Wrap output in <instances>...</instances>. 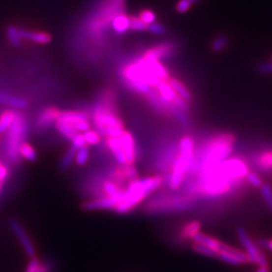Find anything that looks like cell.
Returning <instances> with one entry per match:
<instances>
[{"label":"cell","mask_w":272,"mask_h":272,"mask_svg":"<svg viewBox=\"0 0 272 272\" xmlns=\"http://www.w3.org/2000/svg\"><path fill=\"white\" fill-rule=\"evenodd\" d=\"M271 60H272V57H271Z\"/></svg>","instance_id":"50"},{"label":"cell","mask_w":272,"mask_h":272,"mask_svg":"<svg viewBox=\"0 0 272 272\" xmlns=\"http://www.w3.org/2000/svg\"><path fill=\"white\" fill-rule=\"evenodd\" d=\"M56 129L62 135L66 137L69 140H73V138L79 133L77 132L71 125L66 124V123H61V122H56Z\"/></svg>","instance_id":"26"},{"label":"cell","mask_w":272,"mask_h":272,"mask_svg":"<svg viewBox=\"0 0 272 272\" xmlns=\"http://www.w3.org/2000/svg\"><path fill=\"white\" fill-rule=\"evenodd\" d=\"M228 44H229V37L228 36L219 35L216 38H214V40L212 41L211 49L215 53H220L223 50H225V48L228 46Z\"/></svg>","instance_id":"29"},{"label":"cell","mask_w":272,"mask_h":272,"mask_svg":"<svg viewBox=\"0 0 272 272\" xmlns=\"http://www.w3.org/2000/svg\"><path fill=\"white\" fill-rule=\"evenodd\" d=\"M129 30L134 31H144L148 30L146 26L138 16H129Z\"/></svg>","instance_id":"33"},{"label":"cell","mask_w":272,"mask_h":272,"mask_svg":"<svg viewBox=\"0 0 272 272\" xmlns=\"http://www.w3.org/2000/svg\"><path fill=\"white\" fill-rule=\"evenodd\" d=\"M248 172V165L244 160L240 158L225 159L211 172L201 176L192 192L210 198L226 195L234 183L246 177Z\"/></svg>","instance_id":"1"},{"label":"cell","mask_w":272,"mask_h":272,"mask_svg":"<svg viewBox=\"0 0 272 272\" xmlns=\"http://www.w3.org/2000/svg\"><path fill=\"white\" fill-rule=\"evenodd\" d=\"M245 179L247 180V181H248L251 185H253L254 187H258V189L263 184V182H262L260 177H259L257 174L253 173V172H248V174L246 175Z\"/></svg>","instance_id":"38"},{"label":"cell","mask_w":272,"mask_h":272,"mask_svg":"<svg viewBox=\"0 0 272 272\" xmlns=\"http://www.w3.org/2000/svg\"><path fill=\"white\" fill-rule=\"evenodd\" d=\"M162 182L163 178L161 176H154L144 180H135L129 182L127 189L124 191L123 200L114 208V211L119 214L129 212L149 195L158 189Z\"/></svg>","instance_id":"4"},{"label":"cell","mask_w":272,"mask_h":272,"mask_svg":"<svg viewBox=\"0 0 272 272\" xmlns=\"http://www.w3.org/2000/svg\"><path fill=\"white\" fill-rule=\"evenodd\" d=\"M254 272H270V267H269V265L258 266V269L255 270Z\"/></svg>","instance_id":"45"},{"label":"cell","mask_w":272,"mask_h":272,"mask_svg":"<svg viewBox=\"0 0 272 272\" xmlns=\"http://www.w3.org/2000/svg\"><path fill=\"white\" fill-rule=\"evenodd\" d=\"M6 36L12 47L16 48V47H19L20 45H22V37H20L18 34L17 28H15L13 26L8 27L6 29Z\"/></svg>","instance_id":"28"},{"label":"cell","mask_w":272,"mask_h":272,"mask_svg":"<svg viewBox=\"0 0 272 272\" xmlns=\"http://www.w3.org/2000/svg\"><path fill=\"white\" fill-rule=\"evenodd\" d=\"M202 224L199 221H192L182 227L180 232V237L182 240L193 239V237L200 232Z\"/></svg>","instance_id":"21"},{"label":"cell","mask_w":272,"mask_h":272,"mask_svg":"<svg viewBox=\"0 0 272 272\" xmlns=\"http://www.w3.org/2000/svg\"><path fill=\"white\" fill-rule=\"evenodd\" d=\"M257 70L261 74H272V60L261 62V64L258 66Z\"/></svg>","instance_id":"41"},{"label":"cell","mask_w":272,"mask_h":272,"mask_svg":"<svg viewBox=\"0 0 272 272\" xmlns=\"http://www.w3.org/2000/svg\"><path fill=\"white\" fill-rule=\"evenodd\" d=\"M19 36L22 39H28L38 45H48L52 41V36L46 31L29 30L25 29H17Z\"/></svg>","instance_id":"15"},{"label":"cell","mask_w":272,"mask_h":272,"mask_svg":"<svg viewBox=\"0 0 272 272\" xmlns=\"http://www.w3.org/2000/svg\"><path fill=\"white\" fill-rule=\"evenodd\" d=\"M83 137H84V139H85L87 145H97L100 143V140H101L100 134L91 129L84 132Z\"/></svg>","instance_id":"35"},{"label":"cell","mask_w":272,"mask_h":272,"mask_svg":"<svg viewBox=\"0 0 272 272\" xmlns=\"http://www.w3.org/2000/svg\"><path fill=\"white\" fill-rule=\"evenodd\" d=\"M1 164H2V163H1V162H0V166H1Z\"/></svg>","instance_id":"49"},{"label":"cell","mask_w":272,"mask_h":272,"mask_svg":"<svg viewBox=\"0 0 272 272\" xmlns=\"http://www.w3.org/2000/svg\"><path fill=\"white\" fill-rule=\"evenodd\" d=\"M217 258L234 266L250 263V259L246 253L224 243H221L220 245L219 251L217 252Z\"/></svg>","instance_id":"9"},{"label":"cell","mask_w":272,"mask_h":272,"mask_svg":"<svg viewBox=\"0 0 272 272\" xmlns=\"http://www.w3.org/2000/svg\"><path fill=\"white\" fill-rule=\"evenodd\" d=\"M138 17L142 20V22L146 25V26H150L153 23L156 22V15L153 11L150 10V9H144L142 11H140Z\"/></svg>","instance_id":"36"},{"label":"cell","mask_w":272,"mask_h":272,"mask_svg":"<svg viewBox=\"0 0 272 272\" xmlns=\"http://www.w3.org/2000/svg\"><path fill=\"white\" fill-rule=\"evenodd\" d=\"M155 88L158 91L159 95L167 101L173 102L174 99L177 97L176 92L174 91V89L170 86V84L166 81H160Z\"/></svg>","instance_id":"23"},{"label":"cell","mask_w":272,"mask_h":272,"mask_svg":"<svg viewBox=\"0 0 272 272\" xmlns=\"http://www.w3.org/2000/svg\"><path fill=\"white\" fill-rule=\"evenodd\" d=\"M2 185H3V181H0V193H1V190H2Z\"/></svg>","instance_id":"47"},{"label":"cell","mask_w":272,"mask_h":272,"mask_svg":"<svg viewBox=\"0 0 272 272\" xmlns=\"http://www.w3.org/2000/svg\"><path fill=\"white\" fill-rule=\"evenodd\" d=\"M258 162L261 169L265 171H272V151H268L260 155Z\"/></svg>","instance_id":"34"},{"label":"cell","mask_w":272,"mask_h":272,"mask_svg":"<svg viewBox=\"0 0 272 272\" xmlns=\"http://www.w3.org/2000/svg\"><path fill=\"white\" fill-rule=\"evenodd\" d=\"M53 264L51 262H43L38 263L35 267L34 272H52Z\"/></svg>","instance_id":"42"},{"label":"cell","mask_w":272,"mask_h":272,"mask_svg":"<svg viewBox=\"0 0 272 272\" xmlns=\"http://www.w3.org/2000/svg\"><path fill=\"white\" fill-rule=\"evenodd\" d=\"M166 82L170 84V86L174 89V91L176 92V94L178 96H180L181 98H182L186 102L192 101V94H191V92L189 91V89H187L180 80H178L176 78H173V77H170L169 79L166 80Z\"/></svg>","instance_id":"19"},{"label":"cell","mask_w":272,"mask_h":272,"mask_svg":"<svg viewBox=\"0 0 272 272\" xmlns=\"http://www.w3.org/2000/svg\"><path fill=\"white\" fill-rule=\"evenodd\" d=\"M77 149L75 148L74 145H71L70 149L67 151V152L65 153V155L62 156L60 163V167L61 170H67L68 167L72 164V162L75 159L76 156V152H77Z\"/></svg>","instance_id":"27"},{"label":"cell","mask_w":272,"mask_h":272,"mask_svg":"<svg viewBox=\"0 0 272 272\" xmlns=\"http://www.w3.org/2000/svg\"><path fill=\"white\" fill-rule=\"evenodd\" d=\"M15 116H16V112L14 110H5L0 114V134L7 131V129L12 124Z\"/></svg>","instance_id":"24"},{"label":"cell","mask_w":272,"mask_h":272,"mask_svg":"<svg viewBox=\"0 0 272 272\" xmlns=\"http://www.w3.org/2000/svg\"><path fill=\"white\" fill-rule=\"evenodd\" d=\"M39 262H40V261H39V258H38L37 256L34 255V256L30 257V262H29V264H28L27 269H26L25 272H34L35 267L37 266V264H38Z\"/></svg>","instance_id":"43"},{"label":"cell","mask_w":272,"mask_h":272,"mask_svg":"<svg viewBox=\"0 0 272 272\" xmlns=\"http://www.w3.org/2000/svg\"><path fill=\"white\" fill-rule=\"evenodd\" d=\"M235 136L231 133H222L212 138L204 148L198 163L201 176L211 172L219 163L227 159L233 151Z\"/></svg>","instance_id":"3"},{"label":"cell","mask_w":272,"mask_h":272,"mask_svg":"<svg viewBox=\"0 0 272 272\" xmlns=\"http://www.w3.org/2000/svg\"><path fill=\"white\" fill-rule=\"evenodd\" d=\"M125 191V190H124ZM124 192L117 197H105L99 198L94 201L85 202L81 205V209L84 211H98V210H109L113 209L123 200Z\"/></svg>","instance_id":"10"},{"label":"cell","mask_w":272,"mask_h":272,"mask_svg":"<svg viewBox=\"0 0 272 272\" xmlns=\"http://www.w3.org/2000/svg\"><path fill=\"white\" fill-rule=\"evenodd\" d=\"M60 110L56 107H47L41 111L36 117V127L39 129H47L57 122L60 116Z\"/></svg>","instance_id":"13"},{"label":"cell","mask_w":272,"mask_h":272,"mask_svg":"<svg viewBox=\"0 0 272 272\" xmlns=\"http://www.w3.org/2000/svg\"><path fill=\"white\" fill-rule=\"evenodd\" d=\"M19 156L24 157L25 159H27L29 161H35L37 158L36 151H34L32 146L28 142H24L22 145H20Z\"/></svg>","instance_id":"25"},{"label":"cell","mask_w":272,"mask_h":272,"mask_svg":"<svg viewBox=\"0 0 272 272\" xmlns=\"http://www.w3.org/2000/svg\"><path fill=\"white\" fill-rule=\"evenodd\" d=\"M238 238L243 245L244 249L246 250V254L250 259V263L255 264L257 266H264L269 265L268 260L266 259L265 255L258 249L255 243L251 240L249 234L243 227H239L237 229Z\"/></svg>","instance_id":"8"},{"label":"cell","mask_w":272,"mask_h":272,"mask_svg":"<svg viewBox=\"0 0 272 272\" xmlns=\"http://www.w3.org/2000/svg\"><path fill=\"white\" fill-rule=\"evenodd\" d=\"M92 119L97 130L105 137H119L124 124L115 112V95L110 89L103 92L93 108Z\"/></svg>","instance_id":"2"},{"label":"cell","mask_w":272,"mask_h":272,"mask_svg":"<svg viewBox=\"0 0 272 272\" xmlns=\"http://www.w3.org/2000/svg\"><path fill=\"white\" fill-rule=\"evenodd\" d=\"M72 142H73L72 145H74L77 150L83 148V146L87 145L85 139H84V137H83V134H80V133H78V134L73 138Z\"/></svg>","instance_id":"40"},{"label":"cell","mask_w":272,"mask_h":272,"mask_svg":"<svg viewBox=\"0 0 272 272\" xmlns=\"http://www.w3.org/2000/svg\"><path fill=\"white\" fill-rule=\"evenodd\" d=\"M193 242L195 243H199V244H202V245H205V246H208L212 248L213 250H215L216 252H218L219 251V248H220V245H221V241H219L218 239L212 237V236H209L207 234H204V233H201L199 232L198 234H196L194 237H193Z\"/></svg>","instance_id":"20"},{"label":"cell","mask_w":272,"mask_h":272,"mask_svg":"<svg viewBox=\"0 0 272 272\" xmlns=\"http://www.w3.org/2000/svg\"><path fill=\"white\" fill-rule=\"evenodd\" d=\"M193 5L194 3L192 0H179L176 4V11L181 14L185 13L192 8Z\"/></svg>","instance_id":"37"},{"label":"cell","mask_w":272,"mask_h":272,"mask_svg":"<svg viewBox=\"0 0 272 272\" xmlns=\"http://www.w3.org/2000/svg\"><path fill=\"white\" fill-rule=\"evenodd\" d=\"M112 28L117 33H124L129 30V16L119 13L112 20Z\"/></svg>","instance_id":"22"},{"label":"cell","mask_w":272,"mask_h":272,"mask_svg":"<svg viewBox=\"0 0 272 272\" xmlns=\"http://www.w3.org/2000/svg\"><path fill=\"white\" fill-rule=\"evenodd\" d=\"M0 104H4L13 109H26L29 106L27 100L8 95L2 91H0Z\"/></svg>","instance_id":"18"},{"label":"cell","mask_w":272,"mask_h":272,"mask_svg":"<svg viewBox=\"0 0 272 272\" xmlns=\"http://www.w3.org/2000/svg\"><path fill=\"white\" fill-rule=\"evenodd\" d=\"M265 247L268 248L270 251H272V239L265 242Z\"/></svg>","instance_id":"46"},{"label":"cell","mask_w":272,"mask_h":272,"mask_svg":"<svg viewBox=\"0 0 272 272\" xmlns=\"http://www.w3.org/2000/svg\"><path fill=\"white\" fill-rule=\"evenodd\" d=\"M192 249L197 253H200L202 255L208 256V257H216L217 258V252L215 250H213L212 248L199 244V243H193L192 244Z\"/></svg>","instance_id":"30"},{"label":"cell","mask_w":272,"mask_h":272,"mask_svg":"<svg viewBox=\"0 0 272 272\" xmlns=\"http://www.w3.org/2000/svg\"><path fill=\"white\" fill-rule=\"evenodd\" d=\"M175 50H176V47L173 44H170V43L159 44L148 51H145L141 57L149 60H161L167 57H171L175 52Z\"/></svg>","instance_id":"12"},{"label":"cell","mask_w":272,"mask_h":272,"mask_svg":"<svg viewBox=\"0 0 272 272\" xmlns=\"http://www.w3.org/2000/svg\"><path fill=\"white\" fill-rule=\"evenodd\" d=\"M106 141H107L108 149L110 150V151L114 155L117 162L121 165L127 164L126 157H125V154L123 152L122 146H121L120 138L119 137H106Z\"/></svg>","instance_id":"17"},{"label":"cell","mask_w":272,"mask_h":272,"mask_svg":"<svg viewBox=\"0 0 272 272\" xmlns=\"http://www.w3.org/2000/svg\"><path fill=\"white\" fill-rule=\"evenodd\" d=\"M192 1H193V3H194V4H196V3L200 2V1H202V0H192Z\"/></svg>","instance_id":"48"},{"label":"cell","mask_w":272,"mask_h":272,"mask_svg":"<svg viewBox=\"0 0 272 272\" xmlns=\"http://www.w3.org/2000/svg\"><path fill=\"white\" fill-rule=\"evenodd\" d=\"M120 142L123 152L126 157L127 164H133L136 159V152H135V142L133 136L128 131H123L122 134L119 136Z\"/></svg>","instance_id":"14"},{"label":"cell","mask_w":272,"mask_h":272,"mask_svg":"<svg viewBox=\"0 0 272 272\" xmlns=\"http://www.w3.org/2000/svg\"><path fill=\"white\" fill-rule=\"evenodd\" d=\"M150 32L153 33V34H164L166 32V29L163 25L159 24V23H153L150 26H148V30Z\"/></svg>","instance_id":"39"},{"label":"cell","mask_w":272,"mask_h":272,"mask_svg":"<svg viewBox=\"0 0 272 272\" xmlns=\"http://www.w3.org/2000/svg\"><path fill=\"white\" fill-rule=\"evenodd\" d=\"M259 190H260V194H261L262 198L264 199L266 205L269 208V210L272 213V187L267 183H263L259 187Z\"/></svg>","instance_id":"31"},{"label":"cell","mask_w":272,"mask_h":272,"mask_svg":"<svg viewBox=\"0 0 272 272\" xmlns=\"http://www.w3.org/2000/svg\"><path fill=\"white\" fill-rule=\"evenodd\" d=\"M83 120H90V115L85 111H81V110L60 111L57 122H61V123L72 125L78 121H83Z\"/></svg>","instance_id":"16"},{"label":"cell","mask_w":272,"mask_h":272,"mask_svg":"<svg viewBox=\"0 0 272 272\" xmlns=\"http://www.w3.org/2000/svg\"><path fill=\"white\" fill-rule=\"evenodd\" d=\"M194 139L185 135L179 145V152L172 164V174L170 178V186L174 191L180 189L186 173L191 170L195 158V145Z\"/></svg>","instance_id":"5"},{"label":"cell","mask_w":272,"mask_h":272,"mask_svg":"<svg viewBox=\"0 0 272 272\" xmlns=\"http://www.w3.org/2000/svg\"><path fill=\"white\" fill-rule=\"evenodd\" d=\"M27 121L22 113H16V116L7 129L6 138L4 141L5 153L8 160L12 163L19 158V148L27 136Z\"/></svg>","instance_id":"7"},{"label":"cell","mask_w":272,"mask_h":272,"mask_svg":"<svg viewBox=\"0 0 272 272\" xmlns=\"http://www.w3.org/2000/svg\"><path fill=\"white\" fill-rule=\"evenodd\" d=\"M75 157H76L75 160H76L77 165L82 166V165L85 164L87 162L88 158H89V149H88V146L85 145V146H83V148L79 149L77 151V152H76V156Z\"/></svg>","instance_id":"32"},{"label":"cell","mask_w":272,"mask_h":272,"mask_svg":"<svg viewBox=\"0 0 272 272\" xmlns=\"http://www.w3.org/2000/svg\"><path fill=\"white\" fill-rule=\"evenodd\" d=\"M195 206L190 196H157L145 206L146 211L151 214H167L189 211Z\"/></svg>","instance_id":"6"},{"label":"cell","mask_w":272,"mask_h":272,"mask_svg":"<svg viewBox=\"0 0 272 272\" xmlns=\"http://www.w3.org/2000/svg\"><path fill=\"white\" fill-rule=\"evenodd\" d=\"M9 225H10V228L12 230V232L14 233V235L16 236V238L20 241V243H22L26 253L28 256L30 257H32L35 255V248L30 240V238L28 236V234L26 233L24 227L22 226V224H20L17 220L15 219H11L9 221Z\"/></svg>","instance_id":"11"},{"label":"cell","mask_w":272,"mask_h":272,"mask_svg":"<svg viewBox=\"0 0 272 272\" xmlns=\"http://www.w3.org/2000/svg\"><path fill=\"white\" fill-rule=\"evenodd\" d=\"M8 177V170L7 167L3 164L0 166V181H4Z\"/></svg>","instance_id":"44"}]
</instances>
